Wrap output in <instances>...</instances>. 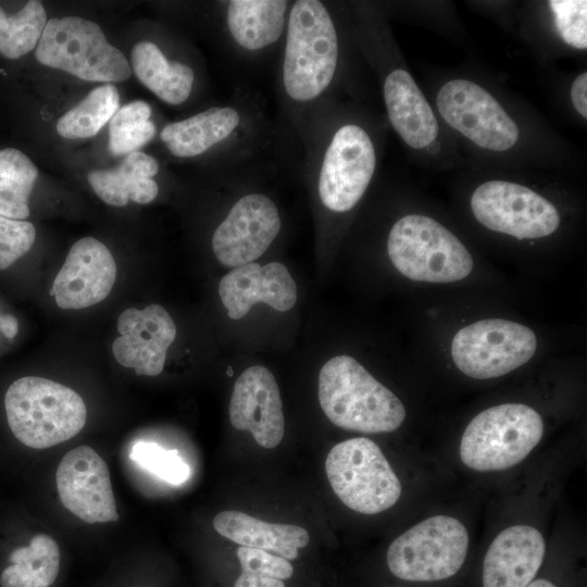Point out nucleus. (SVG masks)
I'll list each match as a JSON object with an SVG mask.
<instances>
[{
  "label": "nucleus",
  "instance_id": "nucleus-2",
  "mask_svg": "<svg viewBox=\"0 0 587 587\" xmlns=\"http://www.w3.org/2000/svg\"><path fill=\"white\" fill-rule=\"evenodd\" d=\"M339 59L338 34L326 7L296 1L288 15L283 84L296 101L317 98L332 83Z\"/></svg>",
  "mask_w": 587,
  "mask_h": 587
},
{
  "label": "nucleus",
  "instance_id": "nucleus-30",
  "mask_svg": "<svg viewBox=\"0 0 587 587\" xmlns=\"http://www.w3.org/2000/svg\"><path fill=\"white\" fill-rule=\"evenodd\" d=\"M150 115L151 108L143 101H133L118 109L110 122L111 153L129 154L149 142L155 133Z\"/></svg>",
  "mask_w": 587,
  "mask_h": 587
},
{
  "label": "nucleus",
  "instance_id": "nucleus-21",
  "mask_svg": "<svg viewBox=\"0 0 587 587\" xmlns=\"http://www.w3.org/2000/svg\"><path fill=\"white\" fill-rule=\"evenodd\" d=\"M214 529L242 547L255 548L286 560L298 558V550L310 540L309 533L291 524L268 523L245 512L223 511L213 520Z\"/></svg>",
  "mask_w": 587,
  "mask_h": 587
},
{
  "label": "nucleus",
  "instance_id": "nucleus-1",
  "mask_svg": "<svg viewBox=\"0 0 587 587\" xmlns=\"http://www.w3.org/2000/svg\"><path fill=\"white\" fill-rule=\"evenodd\" d=\"M317 394L327 419L348 430L394 432L407 415L401 400L347 354L325 362L319 373Z\"/></svg>",
  "mask_w": 587,
  "mask_h": 587
},
{
  "label": "nucleus",
  "instance_id": "nucleus-10",
  "mask_svg": "<svg viewBox=\"0 0 587 587\" xmlns=\"http://www.w3.org/2000/svg\"><path fill=\"white\" fill-rule=\"evenodd\" d=\"M537 337L527 326L504 319H484L459 329L451 341V358L469 377L489 379L528 362Z\"/></svg>",
  "mask_w": 587,
  "mask_h": 587
},
{
  "label": "nucleus",
  "instance_id": "nucleus-24",
  "mask_svg": "<svg viewBox=\"0 0 587 587\" xmlns=\"http://www.w3.org/2000/svg\"><path fill=\"white\" fill-rule=\"evenodd\" d=\"M288 2L283 0H233L227 5V26L235 42L257 51L282 36Z\"/></svg>",
  "mask_w": 587,
  "mask_h": 587
},
{
  "label": "nucleus",
  "instance_id": "nucleus-8",
  "mask_svg": "<svg viewBox=\"0 0 587 587\" xmlns=\"http://www.w3.org/2000/svg\"><path fill=\"white\" fill-rule=\"evenodd\" d=\"M441 120L483 151L511 152L522 140L515 117L480 84L467 78L444 83L435 98Z\"/></svg>",
  "mask_w": 587,
  "mask_h": 587
},
{
  "label": "nucleus",
  "instance_id": "nucleus-35",
  "mask_svg": "<svg viewBox=\"0 0 587 587\" xmlns=\"http://www.w3.org/2000/svg\"><path fill=\"white\" fill-rule=\"evenodd\" d=\"M570 98L577 114L587 118V73L578 74L571 85Z\"/></svg>",
  "mask_w": 587,
  "mask_h": 587
},
{
  "label": "nucleus",
  "instance_id": "nucleus-26",
  "mask_svg": "<svg viewBox=\"0 0 587 587\" xmlns=\"http://www.w3.org/2000/svg\"><path fill=\"white\" fill-rule=\"evenodd\" d=\"M10 565L0 574V587H52L60 572L57 541L47 534L33 537L28 546L14 549Z\"/></svg>",
  "mask_w": 587,
  "mask_h": 587
},
{
  "label": "nucleus",
  "instance_id": "nucleus-6",
  "mask_svg": "<svg viewBox=\"0 0 587 587\" xmlns=\"http://www.w3.org/2000/svg\"><path fill=\"white\" fill-rule=\"evenodd\" d=\"M35 57L89 82L118 83L132 75L125 55L108 42L100 26L78 16L47 21Z\"/></svg>",
  "mask_w": 587,
  "mask_h": 587
},
{
  "label": "nucleus",
  "instance_id": "nucleus-36",
  "mask_svg": "<svg viewBox=\"0 0 587 587\" xmlns=\"http://www.w3.org/2000/svg\"><path fill=\"white\" fill-rule=\"evenodd\" d=\"M0 330L7 338H14L18 332L16 317L12 314L0 315Z\"/></svg>",
  "mask_w": 587,
  "mask_h": 587
},
{
  "label": "nucleus",
  "instance_id": "nucleus-33",
  "mask_svg": "<svg viewBox=\"0 0 587 587\" xmlns=\"http://www.w3.org/2000/svg\"><path fill=\"white\" fill-rule=\"evenodd\" d=\"M547 4L558 37L573 49L586 50L587 1L554 0Z\"/></svg>",
  "mask_w": 587,
  "mask_h": 587
},
{
  "label": "nucleus",
  "instance_id": "nucleus-37",
  "mask_svg": "<svg viewBox=\"0 0 587 587\" xmlns=\"http://www.w3.org/2000/svg\"><path fill=\"white\" fill-rule=\"evenodd\" d=\"M526 587H558L547 579H536L530 582Z\"/></svg>",
  "mask_w": 587,
  "mask_h": 587
},
{
  "label": "nucleus",
  "instance_id": "nucleus-29",
  "mask_svg": "<svg viewBox=\"0 0 587 587\" xmlns=\"http://www.w3.org/2000/svg\"><path fill=\"white\" fill-rule=\"evenodd\" d=\"M46 24V11L39 1H28L12 16L0 7V53L8 59L28 53L39 41Z\"/></svg>",
  "mask_w": 587,
  "mask_h": 587
},
{
  "label": "nucleus",
  "instance_id": "nucleus-15",
  "mask_svg": "<svg viewBox=\"0 0 587 587\" xmlns=\"http://www.w3.org/2000/svg\"><path fill=\"white\" fill-rule=\"evenodd\" d=\"M115 279L116 264L110 250L100 240L85 237L70 249L49 295L61 309H84L104 300Z\"/></svg>",
  "mask_w": 587,
  "mask_h": 587
},
{
  "label": "nucleus",
  "instance_id": "nucleus-12",
  "mask_svg": "<svg viewBox=\"0 0 587 587\" xmlns=\"http://www.w3.org/2000/svg\"><path fill=\"white\" fill-rule=\"evenodd\" d=\"M377 154L369 132L346 123L333 134L319 172L323 205L335 213L352 210L364 196L376 170Z\"/></svg>",
  "mask_w": 587,
  "mask_h": 587
},
{
  "label": "nucleus",
  "instance_id": "nucleus-3",
  "mask_svg": "<svg viewBox=\"0 0 587 587\" xmlns=\"http://www.w3.org/2000/svg\"><path fill=\"white\" fill-rule=\"evenodd\" d=\"M9 427L16 439L33 449H47L77 435L87 409L73 389L38 376L13 382L4 396Z\"/></svg>",
  "mask_w": 587,
  "mask_h": 587
},
{
  "label": "nucleus",
  "instance_id": "nucleus-32",
  "mask_svg": "<svg viewBox=\"0 0 587 587\" xmlns=\"http://www.w3.org/2000/svg\"><path fill=\"white\" fill-rule=\"evenodd\" d=\"M129 457L139 466L173 485L185 483L190 475L188 464L176 450L165 449L154 442L137 441Z\"/></svg>",
  "mask_w": 587,
  "mask_h": 587
},
{
  "label": "nucleus",
  "instance_id": "nucleus-4",
  "mask_svg": "<svg viewBox=\"0 0 587 587\" xmlns=\"http://www.w3.org/2000/svg\"><path fill=\"white\" fill-rule=\"evenodd\" d=\"M387 252L392 265L415 282H459L474 265L472 254L451 230L419 213L403 215L391 226Z\"/></svg>",
  "mask_w": 587,
  "mask_h": 587
},
{
  "label": "nucleus",
  "instance_id": "nucleus-18",
  "mask_svg": "<svg viewBox=\"0 0 587 587\" xmlns=\"http://www.w3.org/2000/svg\"><path fill=\"white\" fill-rule=\"evenodd\" d=\"M222 304L232 320L243 317L259 302L285 312L297 301V285L288 268L279 262L249 263L234 267L218 285Z\"/></svg>",
  "mask_w": 587,
  "mask_h": 587
},
{
  "label": "nucleus",
  "instance_id": "nucleus-7",
  "mask_svg": "<svg viewBox=\"0 0 587 587\" xmlns=\"http://www.w3.org/2000/svg\"><path fill=\"white\" fill-rule=\"evenodd\" d=\"M328 482L340 501L362 514H377L394 507L401 483L380 448L365 437L335 445L325 461Z\"/></svg>",
  "mask_w": 587,
  "mask_h": 587
},
{
  "label": "nucleus",
  "instance_id": "nucleus-13",
  "mask_svg": "<svg viewBox=\"0 0 587 587\" xmlns=\"http://www.w3.org/2000/svg\"><path fill=\"white\" fill-rule=\"evenodd\" d=\"M282 228L278 209L263 193L239 198L212 236L213 252L225 266L252 263L272 245Z\"/></svg>",
  "mask_w": 587,
  "mask_h": 587
},
{
  "label": "nucleus",
  "instance_id": "nucleus-28",
  "mask_svg": "<svg viewBox=\"0 0 587 587\" xmlns=\"http://www.w3.org/2000/svg\"><path fill=\"white\" fill-rule=\"evenodd\" d=\"M118 104L115 86L101 85L58 121L57 130L67 139L92 137L114 116Z\"/></svg>",
  "mask_w": 587,
  "mask_h": 587
},
{
  "label": "nucleus",
  "instance_id": "nucleus-5",
  "mask_svg": "<svg viewBox=\"0 0 587 587\" xmlns=\"http://www.w3.org/2000/svg\"><path fill=\"white\" fill-rule=\"evenodd\" d=\"M544 434L540 414L523 403H503L483 410L465 427L460 458L477 472L510 469L522 462Z\"/></svg>",
  "mask_w": 587,
  "mask_h": 587
},
{
  "label": "nucleus",
  "instance_id": "nucleus-14",
  "mask_svg": "<svg viewBox=\"0 0 587 587\" xmlns=\"http://www.w3.org/2000/svg\"><path fill=\"white\" fill-rule=\"evenodd\" d=\"M62 504L88 524L116 522L118 513L105 461L89 446L68 451L55 472Z\"/></svg>",
  "mask_w": 587,
  "mask_h": 587
},
{
  "label": "nucleus",
  "instance_id": "nucleus-34",
  "mask_svg": "<svg viewBox=\"0 0 587 587\" xmlns=\"http://www.w3.org/2000/svg\"><path fill=\"white\" fill-rule=\"evenodd\" d=\"M36 238L30 222L0 215V270L11 266L29 251Z\"/></svg>",
  "mask_w": 587,
  "mask_h": 587
},
{
  "label": "nucleus",
  "instance_id": "nucleus-19",
  "mask_svg": "<svg viewBox=\"0 0 587 587\" xmlns=\"http://www.w3.org/2000/svg\"><path fill=\"white\" fill-rule=\"evenodd\" d=\"M546 553L541 533L528 525L510 526L490 544L483 564V587H526Z\"/></svg>",
  "mask_w": 587,
  "mask_h": 587
},
{
  "label": "nucleus",
  "instance_id": "nucleus-11",
  "mask_svg": "<svg viewBox=\"0 0 587 587\" xmlns=\"http://www.w3.org/2000/svg\"><path fill=\"white\" fill-rule=\"evenodd\" d=\"M475 220L489 230L516 239H539L560 226L557 207L534 189L505 179H488L472 192Z\"/></svg>",
  "mask_w": 587,
  "mask_h": 587
},
{
  "label": "nucleus",
  "instance_id": "nucleus-23",
  "mask_svg": "<svg viewBox=\"0 0 587 587\" xmlns=\"http://www.w3.org/2000/svg\"><path fill=\"white\" fill-rule=\"evenodd\" d=\"M239 123L240 115L235 108L215 107L167 124L160 137L173 155L190 158L224 141Z\"/></svg>",
  "mask_w": 587,
  "mask_h": 587
},
{
  "label": "nucleus",
  "instance_id": "nucleus-9",
  "mask_svg": "<svg viewBox=\"0 0 587 587\" xmlns=\"http://www.w3.org/2000/svg\"><path fill=\"white\" fill-rule=\"evenodd\" d=\"M469 550V533L457 519L435 515L397 537L387 550V565L408 582H437L453 576Z\"/></svg>",
  "mask_w": 587,
  "mask_h": 587
},
{
  "label": "nucleus",
  "instance_id": "nucleus-17",
  "mask_svg": "<svg viewBox=\"0 0 587 587\" xmlns=\"http://www.w3.org/2000/svg\"><path fill=\"white\" fill-rule=\"evenodd\" d=\"M228 412L233 427L250 432L259 446L273 449L283 440V402L276 379L268 369L253 365L239 375Z\"/></svg>",
  "mask_w": 587,
  "mask_h": 587
},
{
  "label": "nucleus",
  "instance_id": "nucleus-31",
  "mask_svg": "<svg viewBox=\"0 0 587 587\" xmlns=\"http://www.w3.org/2000/svg\"><path fill=\"white\" fill-rule=\"evenodd\" d=\"M237 558L241 573L233 587H286L284 580L294 574L288 560L261 549L241 546Z\"/></svg>",
  "mask_w": 587,
  "mask_h": 587
},
{
  "label": "nucleus",
  "instance_id": "nucleus-22",
  "mask_svg": "<svg viewBox=\"0 0 587 587\" xmlns=\"http://www.w3.org/2000/svg\"><path fill=\"white\" fill-rule=\"evenodd\" d=\"M159 171L154 158L135 151L112 170L88 173V182L96 195L113 207H124L129 200L146 204L155 199L159 187L152 178Z\"/></svg>",
  "mask_w": 587,
  "mask_h": 587
},
{
  "label": "nucleus",
  "instance_id": "nucleus-20",
  "mask_svg": "<svg viewBox=\"0 0 587 587\" xmlns=\"http://www.w3.org/2000/svg\"><path fill=\"white\" fill-rule=\"evenodd\" d=\"M383 95L389 122L415 151H428L439 137L437 116L412 75L402 67L385 77Z\"/></svg>",
  "mask_w": 587,
  "mask_h": 587
},
{
  "label": "nucleus",
  "instance_id": "nucleus-27",
  "mask_svg": "<svg viewBox=\"0 0 587 587\" xmlns=\"http://www.w3.org/2000/svg\"><path fill=\"white\" fill-rule=\"evenodd\" d=\"M38 171L30 159L13 148L0 150V215L25 221Z\"/></svg>",
  "mask_w": 587,
  "mask_h": 587
},
{
  "label": "nucleus",
  "instance_id": "nucleus-16",
  "mask_svg": "<svg viewBox=\"0 0 587 587\" xmlns=\"http://www.w3.org/2000/svg\"><path fill=\"white\" fill-rule=\"evenodd\" d=\"M117 330L121 336L113 341L112 352L121 365L145 376H157L163 371L177 328L162 305L124 310L117 319Z\"/></svg>",
  "mask_w": 587,
  "mask_h": 587
},
{
  "label": "nucleus",
  "instance_id": "nucleus-25",
  "mask_svg": "<svg viewBox=\"0 0 587 587\" xmlns=\"http://www.w3.org/2000/svg\"><path fill=\"white\" fill-rule=\"evenodd\" d=\"M132 66L136 77L157 97L168 104L188 99L195 79L186 64L170 61L151 41H139L132 50Z\"/></svg>",
  "mask_w": 587,
  "mask_h": 587
}]
</instances>
